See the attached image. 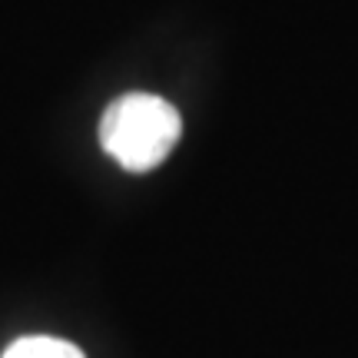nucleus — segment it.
I'll return each mask as SVG.
<instances>
[{"instance_id": "f257e3e1", "label": "nucleus", "mask_w": 358, "mask_h": 358, "mask_svg": "<svg viewBox=\"0 0 358 358\" xmlns=\"http://www.w3.org/2000/svg\"><path fill=\"white\" fill-rule=\"evenodd\" d=\"M182 120L176 106L153 93H127L106 106L100 120V146L129 173L156 169L179 143Z\"/></svg>"}, {"instance_id": "f03ea898", "label": "nucleus", "mask_w": 358, "mask_h": 358, "mask_svg": "<svg viewBox=\"0 0 358 358\" xmlns=\"http://www.w3.org/2000/svg\"><path fill=\"white\" fill-rule=\"evenodd\" d=\"M0 358H87L73 342L53 338V335H24L7 345Z\"/></svg>"}]
</instances>
